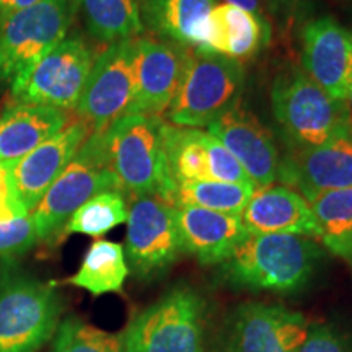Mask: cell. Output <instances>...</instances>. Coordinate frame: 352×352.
<instances>
[{
    "label": "cell",
    "mask_w": 352,
    "mask_h": 352,
    "mask_svg": "<svg viewBox=\"0 0 352 352\" xmlns=\"http://www.w3.org/2000/svg\"><path fill=\"white\" fill-rule=\"evenodd\" d=\"M77 0H41L0 19V80L12 83L67 36Z\"/></svg>",
    "instance_id": "cell-7"
},
{
    "label": "cell",
    "mask_w": 352,
    "mask_h": 352,
    "mask_svg": "<svg viewBox=\"0 0 352 352\" xmlns=\"http://www.w3.org/2000/svg\"><path fill=\"white\" fill-rule=\"evenodd\" d=\"M267 8L274 16L290 20L303 7L307 0H266Z\"/></svg>",
    "instance_id": "cell-33"
},
{
    "label": "cell",
    "mask_w": 352,
    "mask_h": 352,
    "mask_svg": "<svg viewBox=\"0 0 352 352\" xmlns=\"http://www.w3.org/2000/svg\"><path fill=\"white\" fill-rule=\"evenodd\" d=\"M321 256L320 246L308 236L248 233L220 264V276L235 289L292 294L310 284Z\"/></svg>",
    "instance_id": "cell-1"
},
{
    "label": "cell",
    "mask_w": 352,
    "mask_h": 352,
    "mask_svg": "<svg viewBox=\"0 0 352 352\" xmlns=\"http://www.w3.org/2000/svg\"><path fill=\"white\" fill-rule=\"evenodd\" d=\"M60 310L52 284L8 277L0 284V352H38L56 334Z\"/></svg>",
    "instance_id": "cell-9"
},
{
    "label": "cell",
    "mask_w": 352,
    "mask_h": 352,
    "mask_svg": "<svg viewBox=\"0 0 352 352\" xmlns=\"http://www.w3.org/2000/svg\"><path fill=\"white\" fill-rule=\"evenodd\" d=\"M176 227L182 252L191 254L206 266L227 261L248 236L240 215L199 208L176 209Z\"/></svg>",
    "instance_id": "cell-19"
},
{
    "label": "cell",
    "mask_w": 352,
    "mask_h": 352,
    "mask_svg": "<svg viewBox=\"0 0 352 352\" xmlns=\"http://www.w3.org/2000/svg\"><path fill=\"white\" fill-rule=\"evenodd\" d=\"M256 191L252 183L179 182L175 184L170 204L173 208H199L214 212L241 215Z\"/></svg>",
    "instance_id": "cell-26"
},
{
    "label": "cell",
    "mask_w": 352,
    "mask_h": 352,
    "mask_svg": "<svg viewBox=\"0 0 352 352\" xmlns=\"http://www.w3.org/2000/svg\"><path fill=\"white\" fill-rule=\"evenodd\" d=\"M217 0H144L145 30L179 46L197 50Z\"/></svg>",
    "instance_id": "cell-23"
},
{
    "label": "cell",
    "mask_w": 352,
    "mask_h": 352,
    "mask_svg": "<svg viewBox=\"0 0 352 352\" xmlns=\"http://www.w3.org/2000/svg\"><path fill=\"white\" fill-rule=\"evenodd\" d=\"M90 36L113 44L142 36L144 0H77Z\"/></svg>",
    "instance_id": "cell-24"
},
{
    "label": "cell",
    "mask_w": 352,
    "mask_h": 352,
    "mask_svg": "<svg viewBox=\"0 0 352 352\" xmlns=\"http://www.w3.org/2000/svg\"><path fill=\"white\" fill-rule=\"evenodd\" d=\"M182 253L173 206L160 197L132 201L124 246L129 272L139 279H153L165 274Z\"/></svg>",
    "instance_id": "cell-11"
},
{
    "label": "cell",
    "mask_w": 352,
    "mask_h": 352,
    "mask_svg": "<svg viewBox=\"0 0 352 352\" xmlns=\"http://www.w3.org/2000/svg\"><path fill=\"white\" fill-rule=\"evenodd\" d=\"M271 107L287 147H314L351 135L342 101L331 98L303 70L276 77Z\"/></svg>",
    "instance_id": "cell-4"
},
{
    "label": "cell",
    "mask_w": 352,
    "mask_h": 352,
    "mask_svg": "<svg viewBox=\"0 0 352 352\" xmlns=\"http://www.w3.org/2000/svg\"><path fill=\"white\" fill-rule=\"evenodd\" d=\"M126 196L120 191L100 192L80 206L64 228V236L70 233L88 236H101L114 227L127 222Z\"/></svg>",
    "instance_id": "cell-28"
},
{
    "label": "cell",
    "mask_w": 352,
    "mask_h": 352,
    "mask_svg": "<svg viewBox=\"0 0 352 352\" xmlns=\"http://www.w3.org/2000/svg\"><path fill=\"white\" fill-rule=\"evenodd\" d=\"M52 352H122L121 336L70 316L57 327Z\"/></svg>",
    "instance_id": "cell-29"
},
{
    "label": "cell",
    "mask_w": 352,
    "mask_h": 352,
    "mask_svg": "<svg viewBox=\"0 0 352 352\" xmlns=\"http://www.w3.org/2000/svg\"><path fill=\"white\" fill-rule=\"evenodd\" d=\"M270 38L271 26L266 19L230 3H220L210 12L195 51L243 60L261 51Z\"/></svg>",
    "instance_id": "cell-21"
},
{
    "label": "cell",
    "mask_w": 352,
    "mask_h": 352,
    "mask_svg": "<svg viewBox=\"0 0 352 352\" xmlns=\"http://www.w3.org/2000/svg\"><path fill=\"white\" fill-rule=\"evenodd\" d=\"M129 276L124 246L109 240H96L87 250L80 267L65 283L83 289L91 296L122 292Z\"/></svg>",
    "instance_id": "cell-25"
},
{
    "label": "cell",
    "mask_w": 352,
    "mask_h": 352,
    "mask_svg": "<svg viewBox=\"0 0 352 352\" xmlns=\"http://www.w3.org/2000/svg\"><path fill=\"white\" fill-rule=\"evenodd\" d=\"M308 321L279 303L246 302L223 324L219 352H298Z\"/></svg>",
    "instance_id": "cell-12"
},
{
    "label": "cell",
    "mask_w": 352,
    "mask_h": 352,
    "mask_svg": "<svg viewBox=\"0 0 352 352\" xmlns=\"http://www.w3.org/2000/svg\"><path fill=\"white\" fill-rule=\"evenodd\" d=\"M208 132L239 160L254 188H267L276 182L280 155L270 131L254 114L236 104L210 122Z\"/></svg>",
    "instance_id": "cell-18"
},
{
    "label": "cell",
    "mask_w": 352,
    "mask_h": 352,
    "mask_svg": "<svg viewBox=\"0 0 352 352\" xmlns=\"http://www.w3.org/2000/svg\"><path fill=\"white\" fill-rule=\"evenodd\" d=\"M206 302L188 284L171 287L122 331V352H204Z\"/></svg>",
    "instance_id": "cell-5"
},
{
    "label": "cell",
    "mask_w": 352,
    "mask_h": 352,
    "mask_svg": "<svg viewBox=\"0 0 352 352\" xmlns=\"http://www.w3.org/2000/svg\"><path fill=\"white\" fill-rule=\"evenodd\" d=\"M298 352H347V349L344 338L333 324L311 323Z\"/></svg>",
    "instance_id": "cell-31"
},
{
    "label": "cell",
    "mask_w": 352,
    "mask_h": 352,
    "mask_svg": "<svg viewBox=\"0 0 352 352\" xmlns=\"http://www.w3.org/2000/svg\"><path fill=\"white\" fill-rule=\"evenodd\" d=\"M302 64L316 85L344 101L352 82V33L329 15L310 20L302 32Z\"/></svg>",
    "instance_id": "cell-16"
},
{
    "label": "cell",
    "mask_w": 352,
    "mask_h": 352,
    "mask_svg": "<svg viewBox=\"0 0 352 352\" xmlns=\"http://www.w3.org/2000/svg\"><path fill=\"white\" fill-rule=\"evenodd\" d=\"M38 2H41V0H0V19L10 15V13L32 7Z\"/></svg>",
    "instance_id": "cell-34"
},
{
    "label": "cell",
    "mask_w": 352,
    "mask_h": 352,
    "mask_svg": "<svg viewBox=\"0 0 352 352\" xmlns=\"http://www.w3.org/2000/svg\"><path fill=\"white\" fill-rule=\"evenodd\" d=\"M192 50L158 39L135 38L134 114L166 113L182 83Z\"/></svg>",
    "instance_id": "cell-15"
},
{
    "label": "cell",
    "mask_w": 352,
    "mask_h": 352,
    "mask_svg": "<svg viewBox=\"0 0 352 352\" xmlns=\"http://www.w3.org/2000/svg\"><path fill=\"white\" fill-rule=\"evenodd\" d=\"M72 118L65 109L13 103L0 118V164L19 162Z\"/></svg>",
    "instance_id": "cell-22"
},
{
    "label": "cell",
    "mask_w": 352,
    "mask_h": 352,
    "mask_svg": "<svg viewBox=\"0 0 352 352\" xmlns=\"http://www.w3.org/2000/svg\"><path fill=\"white\" fill-rule=\"evenodd\" d=\"M96 52L78 34L65 36L28 72L10 83L15 103L76 109L94 67Z\"/></svg>",
    "instance_id": "cell-8"
},
{
    "label": "cell",
    "mask_w": 352,
    "mask_h": 352,
    "mask_svg": "<svg viewBox=\"0 0 352 352\" xmlns=\"http://www.w3.org/2000/svg\"><path fill=\"white\" fill-rule=\"evenodd\" d=\"M91 132L87 122L74 116L63 129L12 165L16 191L28 212L36 208L47 188L76 157Z\"/></svg>",
    "instance_id": "cell-17"
},
{
    "label": "cell",
    "mask_w": 352,
    "mask_h": 352,
    "mask_svg": "<svg viewBox=\"0 0 352 352\" xmlns=\"http://www.w3.org/2000/svg\"><path fill=\"white\" fill-rule=\"evenodd\" d=\"M164 127L158 116L129 114L104 131L109 166L120 191L132 201L160 197L170 204L176 183L166 162Z\"/></svg>",
    "instance_id": "cell-2"
},
{
    "label": "cell",
    "mask_w": 352,
    "mask_h": 352,
    "mask_svg": "<svg viewBox=\"0 0 352 352\" xmlns=\"http://www.w3.org/2000/svg\"><path fill=\"white\" fill-rule=\"evenodd\" d=\"M107 191H120V184L109 166L104 131L91 132L30 212L38 240L54 243L63 239L74 212L88 199Z\"/></svg>",
    "instance_id": "cell-3"
},
{
    "label": "cell",
    "mask_w": 352,
    "mask_h": 352,
    "mask_svg": "<svg viewBox=\"0 0 352 352\" xmlns=\"http://www.w3.org/2000/svg\"><path fill=\"white\" fill-rule=\"evenodd\" d=\"M276 179L310 204L327 192L352 188V135L314 147H287Z\"/></svg>",
    "instance_id": "cell-13"
},
{
    "label": "cell",
    "mask_w": 352,
    "mask_h": 352,
    "mask_svg": "<svg viewBox=\"0 0 352 352\" xmlns=\"http://www.w3.org/2000/svg\"><path fill=\"white\" fill-rule=\"evenodd\" d=\"M226 3H230V6L240 7V8H243V10H248V12L254 13V15L266 19V16H264L263 0H226Z\"/></svg>",
    "instance_id": "cell-35"
},
{
    "label": "cell",
    "mask_w": 352,
    "mask_h": 352,
    "mask_svg": "<svg viewBox=\"0 0 352 352\" xmlns=\"http://www.w3.org/2000/svg\"><path fill=\"white\" fill-rule=\"evenodd\" d=\"M318 240L352 266V188L338 189L311 202Z\"/></svg>",
    "instance_id": "cell-27"
},
{
    "label": "cell",
    "mask_w": 352,
    "mask_h": 352,
    "mask_svg": "<svg viewBox=\"0 0 352 352\" xmlns=\"http://www.w3.org/2000/svg\"><path fill=\"white\" fill-rule=\"evenodd\" d=\"M164 147L175 183H252L239 160L208 131L165 122Z\"/></svg>",
    "instance_id": "cell-14"
},
{
    "label": "cell",
    "mask_w": 352,
    "mask_h": 352,
    "mask_svg": "<svg viewBox=\"0 0 352 352\" xmlns=\"http://www.w3.org/2000/svg\"><path fill=\"white\" fill-rule=\"evenodd\" d=\"M240 217L248 233H283L318 239V226L310 202L283 184L256 189Z\"/></svg>",
    "instance_id": "cell-20"
},
{
    "label": "cell",
    "mask_w": 352,
    "mask_h": 352,
    "mask_svg": "<svg viewBox=\"0 0 352 352\" xmlns=\"http://www.w3.org/2000/svg\"><path fill=\"white\" fill-rule=\"evenodd\" d=\"M342 104H344L347 126H349V132H351V135H352V82H351L349 88H347L346 98H344V101H342Z\"/></svg>",
    "instance_id": "cell-36"
},
{
    "label": "cell",
    "mask_w": 352,
    "mask_h": 352,
    "mask_svg": "<svg viewBox=\"0 0 352 352\" xmlns=\"http://www.w3.org/2000/svg\"><path fill=\"white\" fill-rule=\"evenodd\" d=\"M243 90L240 60L192 50L166 118L173 126L208 127L240 103Z\"/></svg>",
    "instance_id": "cell-6"
},
{
    "label": "cell",
    "mask_w": 352,
    "mask_h": 352,
    "mask_svg": "<svg viewBox=\"0 0 352 352\" xmlns=\"http://www.w3.org/2000/svg\"><path fill=\"white\" fill-rule=\"evenodd\" d=\"M32 214L0 222V258L12 259L21 256L38 243Z\"/></svg>",
    "instance_id": "cell-30"
},
{
    "label": "cell",
    "mask_w": 352,
    "mask_h": 352,
    "mask_svg": "<svg viewBox=\"0 0 352 352\" xmlns=\"http://www.w3.org/2000/svg\"><path fill=\"white\" fill-rule=\"evenodd\" d=\"M134 56L135 38L108 44L96 56L74 109L94 132L107 131L121 118L134 114Z\"/></svg>",
    "instance_id": "cell-10"
},
{
    "label": "cell",
    "mask_w": 352,
    "mask_h": 352,
    "mask_svg": "<svg viewBox=\"0 0 352 352\" xmlns=\"http://www.w3.org/2000/svg\"><path fill=\"white\" fill-rule=\"evenodd\" d=\"M30 214L16 191L12 165L0 164V222Z\"/></svg>",
    "instance_id": "cell-32"
}]
</instances>
